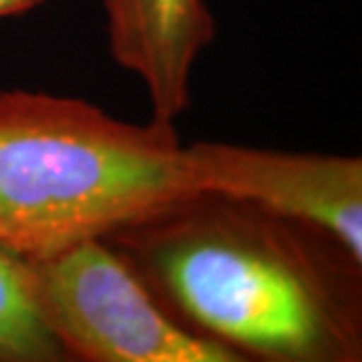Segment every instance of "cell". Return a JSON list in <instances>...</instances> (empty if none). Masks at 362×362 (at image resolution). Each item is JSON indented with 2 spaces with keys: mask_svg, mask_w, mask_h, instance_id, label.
Listing matches in <instances>:
<instances>
[{
  "mask_svg": "<svg viewBox=\"0 0 362 362\" xmlns=\"http://www.w3.org/2000/svg\"><path fill=\"white\" fill-rule=\"evenodd\" d=\"M187 157L199 194L258 207L306 228L362 264L361 157L211 141L187 145Z\"/></svg>",
  "mask_w": 362,
  "mask_h": 362,
  "instance_id": "cell-4",
  "label": "cell"
},
{
  "mask_svg": "<svg viewBox=\"0 0 362 362\" xmlns=\"http://www.w3.org/2000/svg\"><path fill=\"white\" fill-rule=\"evenodd\" d=\"M194 195L173 123L135 125L75 97L0 90V242L18 256L107 240Z\"/></svg>",
  "mask_w": 362,
  "mask_h": 362,
  "instance_id": "cell-2",
  "label": "cell"
},
{
  "mask_svg": "<svg viewBox=\"0 0 362 362\" xmlns=\"http://www.w3.org/2000/svg\"><path fill=\"white\" fill-rule=\"evenodd\" d=\"M109 240L197 334L242 358L361 361L358 302L306 228L199 194Z\"/></svg>",
  "mask_w": 362,
  "mask_h": 362,
  "instance_id": "cell-1",
  "label": "cell"
},
{
  "mask_svg": "<svg viewBox=\"0 0 362 362\" xmlns=\"http://www.w3.org/2000/svg\"><path fill=\"white\" fill-rule=\"evenodd\" d=\"M109 51L143 83L151 119L175 123L192 103V73L216 37L204 0H103Z\"/></svg>",
  "mask_w": 362,
  "mask_h": 362,
  "instance_id": "cell-5",
  "label": "cell"
},
{
  "mask_svg": "<svg viewBox=\"0 0 362 362\" xmlns=\"http://www.w3.org/2000/svg\"><path fill=\"white\" fill-rule=\"evenodd\" d=\"M45 0H0V18L6 16H18L33 8H37Z\"/></svg>",
  "mask_w": 362,
  "mask_h": 362,
  "instance_id": "cell-7",
  "label": "cell"
},
{
  "mask_svg": "<svg viewBox=\"0 0 362 362\" xmlns=\"http://www.w3.org/2000/svg\"><path fill=\"white\" fill-rule=\"evenodd\" d=\"M65 352L42 322L28 262L0 242V362H59Z\"/></svg>",
  "mask_w": 362,
  "mask_h": 362,
  "instance_id": "cell-6",
  "label": "cell"
},
{
  "mask_svg": "<svg viewBox=\"0 0 362 362\" xmlns=\"http://www.w3.org/2000/svg\"><path fill=\"white\" fill-rule=\"evenodd\" d=\"M42 322L66 358L87 362H240L161 308L141 274L105 238L26 258Z\"/></svg>",
  "mask_w": 362,
  "mask_h": 362,
  "instance_id": "cell-3",
  "label": "cell"
}]
</instances>
